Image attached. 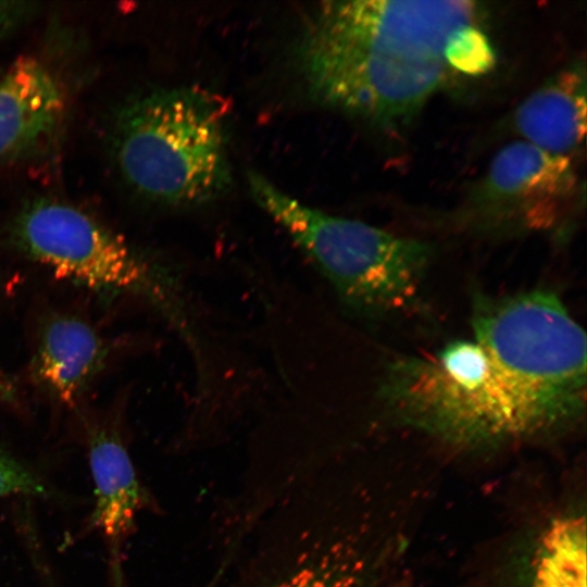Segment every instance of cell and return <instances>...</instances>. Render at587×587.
Returning <instances> with one entry per match:
<instances>
[{"mask_svg":"<svg viewBox=\"0 0 587 587\" xmlns=\"http://www.w3.org/2000/svg\"><path fill=\"white\" fill-rule=\"evenodd\" d=\"M479 16L473 1L324 2L300 36L298 68L321 103L396 128L444 83L450 38Z\"/></svg>","mask_w":587,"mask_h":587,"instance_id":"cell-1","label":"cell"},{"mask_svg":"<svg viewBox=\"0 0 587 587\" xmlns=\"http://www.w3.org/2000/svg\"><path fill=\"white\" fill-rule=\"evenodd\" d=\"M224 100L196 87L155 90L117 114L114 152L126 180L162 203L212 200L230 183Z\"/></svg>","mask_w":587,"mask_h":587,"instance_id":"cell-2","label":"cell"},{"mask_svg":"<svg viewBox=\"0 0 587 587\" xmlns=\"http://www.w3.org/2000/svg\"><path fill=\"white\" fill-rule=\"evenodd\" d=\"M380 395L401 422L455 444L539 433L516 388L475 340H453L435 354L396 361Z\"/></svg>","mask_w":587,"mask_h":587,"instance_id":"cell-3","label":"cell"},{"mask_svg":"<svg viewBox=\"0 0 587 587\" xmlns=\"http://www.w3.org/2000/svg\"><path fill=\"white\" fill-rule=\"evenodd\" d=\"M473 329L528 407L539 433L576 422L585 411L586 336L546 290L480 298Z\"/></svg>","mask_w":587,"mask_h":587,"instance_id":"cell-4","label":"cell"},{"mask_svg":"<svg viewBox=\"0 0 587 587\" xmlns=\"http://www.w3.org/2000/svg\"><path fill=\"white\" fill-rule=\"evenodd\" d=\"M251 193L327 278L342 301L366 313L414 303L433 254L429 243L324 213L283 192L263 176H248Z\"/></svg>","mask_w":587,"mask_h":587,"instance_id":"cell-5","label":"cell"},{"mask_svg":"<svg viewBox=\"0 0 587 587\" xmlns=\"http://www.w3.org/2000/svg\"><path fill=\"white\" fill-rule=\"evenodd\" d=\"M14 235L21 248L58 278L99 291H139L180 316L172 284L122 238L74 207L37 202L17 217Z\"/></svg>","mask_w":587,"mask_h":587,"instance_id":"cell-6","label":"cell"},{"mask_svg":"<svg viewBox=\"0 0 587 587\" xmlns=\"http://www.w3.org/2000/svg\"><path fill=\"white\" fill-rule=\"evenodd\" d=\"M570 158L519 140L498 151L467 207V221L486 233L553 227L576 190Z\"/></svg>","mask_w":587,"mask_h":587,"instance_id":"cell-7","label":"cell"},{"mask_svg":"<svg viewBox=\"0 0 587 587\" xmlns=\"http://www.w3.org/2000/svg\"><path fill=\"white\" fill-rule=\"evenodd\" d=\"M87 447L96 496L89 525L107 544L111 587H123L122 548L148 496L118 433L88 426Z\"/></svg>","mask_w":587,"mask_h":587,"instance_id":"cell-8","label":"cell"},{"mask_svg":"<svg viewBox=\"0 0 587 587\" xmlns=\"http://www.w3.org/2000/svg\"><path fill=\"white\" fill-rule=\"evenodd\" d=\"M63 89L38 59L23 55L0 76V161L29 152L57 128Z\"/></svg>","mask_w":587,"mask_h":587,"instance_id":"cell-9","label":"cell"},{"mask_svg":"<svg viewBox=\"0 0 587 587\" xmlns=\"http://www.w3.org/2000/svg\"><path fill=\"white\" fill-rule=\"evenodd\" d=\"M525 141L570 158L586 133V79L578 66L564 70L529 95L515 113Z\"/></svg>","mask_w":587,"mask_h":587,"instance_id":"cell-10","label":"cell"},{"mask_svg":"<svg viewBox=\"0 0 587 587\" xmlns=\"http://www.w3.org/2000/svg\"><path fill=\"white\" fill-rule=\"evenodd\" d=\"M107 352L90 325L58 315L41 328L34 373L61 402L73 405L103 366Z\"/></svg>","mask_w":587,"mask_h":587,"instance_id":"cell-11","label":"cell"},{"mask_svg":"<svg viewBox=\"0 0 587 587\" xmlns=\"http://www.w3.org/2000/svg\"><path fill=\"white\" fill-rule=\"evenodd\" d=\"M586 547L584 517L554 521L542 539L535 587H586Z\"/></svg>","mask_w":587,"mask_h":587,"instance_id":"cell-12","label":"cell"},{"mask_svg":"<svg viewBox=\"0 0 587 587\" xmlns=\"http://www.w3.org/2000/svg\"><path fill=\"white\" fill-rule=\"evenodd\" d=\"M445 57L450 70L466 75L485 74L496 63L491 42L477 24L455 32L446 47Z\"/></svg>","mask_w":587,"mask_h":587,"instance_id":"cell-13","label":"cell"},{"mask_svg":"<svg viewBox=\"0 0 587 587\" xmlns=\"http://www.w3.org/2000/svg\"><path fill=\"white\" fill-rule=\"evenodd\" d=\"M335 555L323 552L303 560L267 587H358Z\"/></svg>","mask_w":587,"mask_h":587,"instance_id":"cell-14","label":"cell"},{"mask_svg":"<svg viewBox=\"0 0 587 587\" xmlns=\"http://www.w3.org/2000/svg\"><path fill=\"white\" fill-rule=\"evenodd\" d=\"M13 495L54 497L52 488L38 474L0 451V498Z\"/></svg>","mask_w":587,"mask_h":587,"instance_id":"cell-15","label":"cell"},{"mask_svg":"<svg viewBox=\"0 0 587 587\" xmlns=\"http://www.w3.org/2000/svg\"><path fill=\"white\" fill-rule=\"evenodd\" d=\"M15 3L0 1V30L8 24V22L17 12Z\"/></svg>","mask_w":587,"mask_h":587,"instance_id":"cell-16","label":"cell"}]
</instances>
